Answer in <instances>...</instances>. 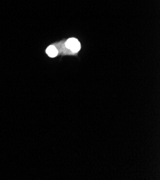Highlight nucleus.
Listing matches in <instances>:
<instances>
[{
  "label": "nucleus",
  "mask_w": 160,
  "mask_h": 180,
  "mask_svg": "<svg viewBox=\"0 0 160 180\" xmlns=\"http://www.w3.org/2000/svg\"><path fill=\"white\" fill-rule=\"evenodd\" d=\"M65 47L71 50L72 52H78L80 50V42L76 38H70L65 43Z\"/></svg>",
  "instance_id": "nucleus-1"
},
{
  "label": "nucleus",
  "mask_w": 160,
  "mask_h": 180,
  "mask_svg": "<svg viewBox=\"0 0 160 180\" xmlns=\"http://www.w3.org/2000/svg\"><path fill=\"white\" fill-rule=\"evenodd\" d=\"M46 53L50 58H55L58 55V50L54 45H50L46 49Z\"/></svg>",
  "instance_id": "nucleus-2"
}]
</instances>
